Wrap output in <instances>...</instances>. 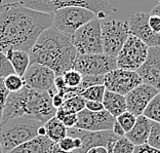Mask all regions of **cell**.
Here are the masks:
<instances>
[{
	"label": "cell",
	"mask_w": 160,
	"mask_h": 153,
	"mask_svg": "<svg viewBox=\"0 0 160 153\" xmlns=\"http://www.w3.org/2000/svg\"><path fill=\"white\" fill-rule=\"evenodd\" d=\"M150 14H152V16H157L160 18V4H157L156 6H154L153 9L151 10Z\"/></svg>",
	"instance_id": "41"
},
{
	"label": "cell",
	"mask_w": 160,
	"mask_h": 153,
	"mask_svg": "<svg viewBox=\"0 0 160 153\" xmlns=\"http://www.w3.org/2000/svg\"><path fill=\"white\" fill-rule=\"evenodd\" d=\"M9 92L6 89V87L3 82V78H0V122L2 120V115H3V110H4L5 102L7 99Z\"/></svg>",
	"instance_id": "33"
},
{
	"label": "cell",
	"mask_w": 160,
	"mask_h": 153,
	"mask_svg": "<svg viewBox=\"0 0 160 153\" xmlns=\"http://www.w3.org/2000/svg\"><path fill=\"white\" fill-rule=\"evenodd\" d=\"M54 72L44 65L32 63L23 76L25 86L39 92H48L54 86Z\"/></svg>",
	"instance_id": "13"
},
{
	"label": "cell",
	"mask_w": 160,
	"mask_h": 153,
	"mask_svg": "<svg viewBox=\"0 0 160 153\" xmlns=\"http://www.w3.org/2000/svg\"><path fill=\"white\" fill-rule=\"evenodd\" d=\"M72 153H78V152H72Z\"/></svg>",
	"instance_id": "47"
},
{
	"label": "cell",
	"mask_w": 160,
	"mask_h": 153,
	"mask_svg": "<svg viewBox=\"0 0 160 153\" xmlns=\"http://www.w3.org/2000/svg\"><path fill=\"white\" fill-rule=\"evenodd\" d=\"M52 14L36 12L20 2L0 4V50L29 54L40 34L52 27Z\"/></svg>",
	"instance_id": "1"
},
{
	"label": "cell",
	"mask_w": 160,
	"mask_h": 153,
	"mask_svg": "<svg viewBox=\"0 0 160 153\" xmlns=\"http://www.w3.org/2000/svg\"><path fill=\"white\" fill-rule=\"evenodd\" d=\"M151 130V120L143 114L138 116L132 129L125 134V137L134 146L147 144Z\"/></svg>",
	"instance_id": "18"
},
{
	"label": "cell",
	"mask_w": 160,
	"mask_h": 153,
	"mask_svg": "<svg viewBox=\"0 0 160 153\" xmlns=\"http://www.w3.org/2000/svg\"><path fill=\"white\" fill-rule=\"evenodd\" d=\"M147 144L152 148L160 150V123L151 121V130Z\"/></svg>",
	"instance_id": "31"
},
{
	"label": "cell",
	"mask_w": 160,
	"mask_h": 153,
	"mask_svg": "<svg viewBox=\"0 0 160 153\" xmlns=\"http://www.w3.org/2000/svg\"><path fill=\"white\" fill-rule=\"evenodd\" d=\"M150 14L146 13H134L127 21L129 34L142 40L148 47H160V34L155 33L149 27Z\"/></svg>",
	"instance_id": "14"
},
{
	"label": "cell",
	"mask_w": 160,
	"mask_h": 153,
	"mask_svg": "<svg viewBox=\"0 0 160 153\" xmlns=\"http://www.w3.org/2000/svg\"><path fill=\"white\" fill-rule=\"evenodd\" d=\"M62 122L64 123V125L67 129H71V127H75L76 122H77V114H67L65 116V118L62 120Z\"/></svg>",
	"instance_id": "37"
},
{
	"label": "cell",
	"mask_w": 160,
	"mask_h": 153,
	"mask_svg": "<svg viewBox=\"0 0 160 153\" xmlns=\"http://www.w3.org/2000/svg\"><path fill=\"white\" fill-rule=\"evenodd\" d=\"M52 16V28L68 36L73 35L79 28L97 18L92 10L80 6L64 7Z\"/></svg>",
	"instance_id": "6"
},
{
	"label": "cell",
	"mask_w": 160,
	"mask_h": 153,
	"mask_svg": "<svg viewBox=\"0 0 160 153\" xmlns=\"http://www.w3.org/2000/svg\"><path fill=\"white\" fill-rule=\"evenodd\" d=\"M143 115L146 116L151 121L160 123V93L150 101V103L144 110Z\"/></svg>",
	"instance_id": "24"
},
{
	"label": "cell",
	"mask_w": 160,
	"mask_h": 153,
	"mask_svg": "<svg viewBox=\"0 0 160 153\" xmlns=\"http://www.w3.org/2000/svg\"><path fill=\"white\" fill-rule=\"evenodd\" d=\"M43 125H44L46 130V137L52 140L53 143H59L62 139L67 137L68 129L57 117L50 118Z\"/></svg>",
	"instance_id": "22"
},
{
	"label": "cell",
	"mask_w": 160,
	"mask_h": 153,
	"mask_svg": "<svg viewBox=\"0 0 160 153\" xmlns=\"http://www.w3.org/2000/svg\"><path fill=\"white\" fill-rule=\"evenodd\" d=\"M134 147L136 146L125 136L119 137L114 142L113 147H112V153H133Z\"/></svg>",
	"instance_id": "28"
},
{
	"label": "cell",
	"mask_w": 160,
	"mask_h": 153,
	"mask_svg": "<svg viewBox=\"0 0 160 153\" xmlns=\"http://www.w3.org/2000/svg\"><path fill=\"white\" fill-rule=\"evenodd\" d=\"M115 119L120 125V126L123 129L124 133L126 134L127 132H129V130L132 129V126L134 125L136 120H137V116H134L132 113H130L128 111H125V112H123L122 114L117 116Z\"/></svg>",
	"instance_id": "30"
},
{
	"label": "cell",
	"mask_w": 160,
	"mask_h": 153,
	"mask_svg": "<svg viewBox=\"0 0 160 153\" xmlns=\"http://www.w3.org/2000/svg\"><path fill=\"white\" fill-rule=\"evenodd\" d=\"M52 105H53V107L58 109V108H60L62 107V105H63L64 103V98L61 96V94H59L58 93H56L53 94V96L52 97Z\"/></svg>",
	"instance_id": "39"
},
{
	"label": "cell",
	"mask_w": 160,
	"mask_h": 153,
	"mask_svg": "<svg viewBox=\"0 0 160 153\" xmlns=\"http://www.w3.org/2000/svg\"><path fill=\"white\" fill-rule=\"evenodd\" d=\"M85 108L87 110L92 111V112H99L102 110H105L103 103H102V102H96V101H86Z\"/></svg>",
	"instance_id": "36"
},
{
	"label": "cell",
	"mask_w": 160,
	"mask_h": 153,
	"mask_svg": "<svg viewBox=\"0 0 160 153\" xmlns=\"http://www.w3.org/2000/svg\"><path fill=\"white\" fill-rule=\"evenodd\" d=\"M77 54L70 36L50 27L40 34L29 52V57L30 64L44 65L52 69L56 76H62L73 69Z\"/></svg>",
	"instance_id": "2"
},
{
	"label": "cell",
	"mask_w": 160,
	"mask_h": 153,
	"mask_svg": "<svg viewBox=\"0 0 160 153\" xmlns=\"http://www.w3.org/2000/svg\"><path fill=\"white\" fill-rule=\"evenodd\" d=\"M148 24H149V27L151 28L152 31L155 32V33H157V34H160V18L159 17L150 14V16H149Z\"/></svg>",
	"instance_id": "35"
},
{
	"label": "cell",
	"mask_w": 160,
	"mask_h": 153,
	"mask_svg": "<svg viewBox=\"0 0 160 153\" xmlns=\"http://www.w3.org/2000/svg\"><path fill=\"white\" fill-rule=\"evenodd\" d=\"M157 94H159V92L154 87L145 84V83H141L140 85L134 87L126 96H124L127 111L137 117L142 115L150 101Z\"/></svg>",
	"instance_id": "17"
},
{
	"label": "cell",
	"mask_w": 160,
	"mask_h": 153,
	"mask_svg": "<svg viewBox=\"0 0 160 153\" xmlns=\"http://www.w3.org/2000/svg\"><path fill=\"white\" fill-rule=\"evenodd\" d=\"M73 141H74V147H75L74 151H76L81 147L82 142H81V139H79V138H73Z\"/></svg>",
	"instance_id": "42"
},
{
	"label": "cell",
	"mask_w": 160,
	"mask_h": 153,
	"mask_svg": "<svg viewBox=\"0 0 160 153\" xmlns=\"http://www.w3.org/2000/svg\"><path fill=\"white\" fill-rule=\"evenodd\" d=\"M38 136H46V130H45V127H44V125H41L38 129Z\"/></svg>",
	"instance_id": "44"
},
{
	"label": "cell",
	"mask_w": 160,
	"mask_h": 153,
	"mask_svg": "<svg viewBox=\"0 0 160 153\" xmlns=\"http://www.w3.org/2000/svg\"><path fill=\"white\" fill-rule=\"evenodd\" d=\"M0 153H3V151H2V147H1V145H0Z\"/></svg>",
	"instance_id": "46"
},
{
	"label": "cell",
	"mask_w": 160,
	"mask_h": 153,
	"mask_svg": "<svg viewBox=\"0 0 160 153\" xmlns=\"http://www.w3.org/2000/svg\"><path fill=\"white\" fill-rule=\"evenodd\" d=\"M115 118L106 110L92 112L84 108L77 113L75 127L87 132H103L112 130Z\"/></svg>",
	"instance_id": "12"
},
{
	"label": "cell",
	"mask_w": 160,
	"mask_h": 153,
	"mask_svg": "<svg viewBox=\"0 0 160 153\" xmlns=\"http://www.w3.org/2000/svg\"><path fill=\"white\" fill-rule=\"evenodd\" d=\"M133 153H160V150L152 148L151 146H149L148 144H144V145H139V146L134 147Z\"/></svg>",
	"instance_id": "38"
},
{
	"label": "cell",
	"mask_w": 160,
	"mask_h": 153,
	"mask_svg": "<svg viewBox=\"0 0 160 153\" xmlns=\"http://www.w3.org/2000/svg\"><path fill=\"white\" fill-rule=\"evenodd\" d=\"M136 72L142 82L160 93V47H149L146 60Z\"/></svg>",
	"instance_id": "16"
},
{
	"label": "cell",
	"mask_w": 160,
	"mask_h": 153,
	"mask_svg": "<svg viewBox=\"0 0 160 153\" xmlns=\"http://www.w3.org/2000/svg\"><path fill=\"white\" fill-rule=\"evenodd\" d=\"M62 76H63V79L65 81V84H66V87H70V89L78 87L82 80V75L80 74L78 71L74 70V69L68 70Z\"/></svg>",
	"instance_id": "29"
},
{
	"label": "cell",
	"mask_w": 160,
	"mask_h": 153,
	"mask_svg": "<svg viewBox=\"0 0 160 153\" xmlns=\"http://www.w3.org/2000/svg\"><path fill=\"white\" fill-rule=\"evenodd\" d=\"M13 73V68L10 65L9 61L7 60L5 54L0 50V78H5L6 76Z\"/></svg>",
	"instance_id": "32"
},
{
	"label": "cell",
	"mask_w": 160,
	"mask_h": 153,
	"mask_svg": "<svg viewBox=\"0 0 160 153\" xmlns=\"http://www.w3.org/2000/svg\"><path fill=\"white\" fill-rule=\"evenodd\" d=\"M101 30L103 54L116 58L130 35L127 22L118 20L101 21Z\"/></svg>",
	"instance_id": "8"
},
{
	"label": "cell",
	"mask_w": 160,
	"mask_h": 153,
	"mask_svg": "<svg viewBox=\"0 0 160 153\" xmlns=\"http://www.w3.org/2000/svg\"><path fill=\"white\" fill-rule=\"evenodd\" d=\"M104 78L105 75H84L82 76L81 83L77 87L78 94L83 92L84 89L92 87L94 85H104Z\"/></svg>",
	"instance_id": "26"
},
{
	"label": "cell",
	"mask_w": 160,
	"mask_h": 153,
	"mask_svg": "<svg viewBox=\"0 0 160 153\" xmlns=\"http://www.w3.org/2000/svg\"><path fill=\"white\" fill-rule=\"evenodd\" d=\"M106 92L105 86L102 85H94L92 87L84 89L83 92L79 94L80 97H82L85 101H96V102H102L104 98V94Z\"/></svg>",
	"instance_id": "25"
},
{
	"label": "cell",
	"mask_w": 160,
	"mask_h": 153,
	"mask_svg": "<svg viewBox=\"0 0 160 153\" xmlns=\"http://www.w3.org/2000/svg\"><path fill=\"white\" fill-rule=\"evenodd\" d=\"M3 82H4L6 89L8 90L9 93L19 92L20 89H22L25 86L23 77L17 75L16 73L10 74L8 76H6L5 78H3Z\"/></svg>",
	"instance_id": "27"
},
{
	"label": "cell",
	"mask_w": 160,
	"mask_h": 153,
	"mask_svg": "<svg viewBox=\"0 0 160 153\" xmlns=\"http://www.w3.org/2000/svg\"><path fill=\"white\" fill-rule=\"evenodd\" d=\"M85 102L86 101L82 97H80L79 94H76V96L65 100L61 108L68 114H77L78 112L85 108Z\"/></svg>",
	"instance_id": "23"
},
{
	"label": "cell",
	"mask_w": 160,
	"mask_h": 153,
	"mask_svg": "<svg viewBox=\"0 0 160 153\" xmlns=\"http://www.w3.org/2000/svg\"><path fill=\"white\" fill-rule=\"evenodd\" d=\"M58 146H59L62 150L64 151H67V152H73L74 151V141H73V138L72 137H65L64 139H62L59 143H57Z\"/></svg>",
	"instance_id": "34"
},
{
	"label": "cell",
	"mask_w": 160,
	"mask_h": 153,
	"mask_svg": "<svg viewBox=\"0 0 160 153\" xmlns=\"http://www.w3.org/2000/svg\"><path fill=\"white\" fill-rule=\"evenodd\" d=\"M7 60L13 68L14 73L23 77L25 72L30 66V57L27 52L19 49H9L5 53Z\"/></svg>",
	"instance_id": "21"
},
{
	"label": "cell",
	"mask_w": 160,
	"mask_h": 153,
	"mask_svg": "<svg viewBox=\"0 0 160 153\" xmlns=\"http://www.w3.org/2000/svg\"><path fill=\"white\" fill-rule=\"evenodd\" d=\"M42 123L28 116H19L0 122V145L3 153H8L25 142L38 136Z\"/></svg>",
	"instance_id": "4"
},
{
	"label": "cell",
	"mask_w": 160,
	"mask_h": 153,
	"mask_svg": "<svg viewBox=\"0 0 160 153\" xmlns=\"http://www.w3.org/2000/svg\"><path fill=\"white\" fill-rule=\"evenodd\" d=\"M158 1H159V2H160V0H158Z\"/></svg>",
	"instance_id": "48"
},
{
	"label": "cell",
	"mask_w": 160,
	"mask_h": 153,
	"mask_svg": "<svg viewBox=\"0 0 160 153\" xmlns=\"http://www.w3.org/2000/svg\"><path fill=\"white\" fill-rule=\"evenodd\" d=\"M149 47L139 38L129 35L116 57L117 68L137 71L147 58Z\"/></svg>",
	"instance_id": "9"
},
{
	"label": "cell",
	"mask_w": 160,
	"mask_h": 153,
	"mask_svg": "<svg viewBox=\"0 0 160 153\" xmlns=\"http://www.w3.org/2000/svg\"><path fill=\"white\" fill-rule=\"evenodd\" d=\"M72 44L81 54H103L101 20L96 18L70 36Z\"/></svg>",
	"instance_id": "7"
},
{
	"label": "cell",
	"mask_w": 160,
	"mask_h": 153,
	"mask_svg": "<svg viewBox=\"0 0 160 153\" xmlns=\"http://www.w3.org/2000/svg\"><path fill=\"white\" fill-rule=\"evenodd\" d=\"M142 79L136 71H128L123 69H115L105 75L104 86L106 90L126 96L134 87L140 85Z\"/></svg>",
	"instance_id": "11"
},
{
	"label": "cell",
	"mask_w": 160,
	"mask_h": 153,
	"mask_svg": "<svg viewBox=\"0 0 160 153\" xmlns=\"http://www.w3.org/2000/svg\"><path fill=\"white\" fill-rule=\"evenodd\" d=\"M67 136L72 138H79L81 139L82 145L78 150L73 152L86 153L88 150L96 147H105L108 146L109 142L116 140L117 136H115L112 130H103V132H87L76 127H71L67 130Z\"/></svg>",
	"instance_id": "15"
},
{
	"label": "cell",
	"mask_w": 160,
	"mask_h": 153,
	"mask_svg": "<svg viewBox=\"0 0 160 153\" xmlns=\"http://www.w3.org/2000/svg\"><path fill=\"white\" fill-rule=\"evenodd\" d=\"M86 153H96V151H94V148H92V149H90V150H88Z\"/></svg>",
	"instance_id": "45"
},
{
	"label": "cell",
	"mask_w": 160,
	"mask_h": 153,
	"mask_svg": "<svg viewBox=\"0 0 160 153\" xmlns=\"http://www.w3.org/2000/svg\"><path fill=\"white\" fill-rule=\"evenodd\" d=\"M50 153H72V152H67V151L62 150V149L59 146H58V144H54V146L52 147Z\"/></svg>",
	"instance_id": "43"
},
{
	"label": "cell",
	"mask_w": 160,
	"mask_h": 153,
	"mask_svg": "<svg viewBox=\"0 0 160 153\" xmlns=\"http://www.w3.org/2000/svg\"><path fill=\"white\" fill-rule=\"evenodd\" d=\"M21 4L36 12L53 14L57 10L69 6H80L87 8L101 21L112 13H116L109 0H18Z\"/></svg>",
	"instance_id": "5"
},
{
	"label": "cell",
	"mask_w": 160,
	"mask_h": 153,
	"mask_svg": "<svg viewBox=\"0 0 160 153\" xmlns=\"http://www.w3.org/2000/svg\"><path fill=\"white\" fill-rule=\"evenodd\" d=\"M73 69L84 75H106L112 70L117 69L116 58L107 56L105 54H77Z\"/></svg>",
	"instance_id": "10"
},
{
	"label": "cell",
	"mask_w": 160,
	"mask_h": 153,
	"mask_svg": "<svg viewBox=\"0 0 160 153\" xmlns=\"http://www.w3.org/2000/svg\"><path fill=\"white\" fill-rule=\"evenodd\" d=\"M56 112L57 109L53 107L52 96L48 92H39L24 86L19 92L8 94L2 120L28 116L44 125L56 116Z\"/></svg>",
	"instance_id": "3"
},
{
	"label": "cell",
	"mask_w": 160,
	"mask_h": 153,
	"mask_svg": "<svg viewBox=\"0 0 160 153\" xmlns=\"http://www.w3.org/2000/svg\"><path fill=\"white\" fill-rule=\"evenodd\" d=\"M112 132H113V134L115 135V136H117V137H124L125 136L124 130H123L122 127L120 126L119 123L116 121V119H115V122H114V125H113Z\"/></svg>",
	"instance_id": "40"
},
{
	"label": "cell",
	"mask_w": 160,
	"mask_h": 153,
	"mask_svg": "<svg viewBox=\"0 0 160 153\" xmlns=\"http://www.w3.org/2000/svg\"><path fill=\"white\" fill-rule=\"evenodd\" d=\"M102 103L104 105L105 110L108 111L114 118H116L123 112L127 111L125 97L121 94H115L113 92L106 90Z\"/></svg>",
	"instance_id": "20"
},
{
	"label": "cell",
	"mask_w": 160,
	"mask_h": 153,
	"mask_svg": "<svg viewBox=\"0 0 160 153\" xmlns=\"http://www.w3.org/2000/svg\"><path fill=\"white\" fill-rule=\"evenodd\" d=\"M54 144L56 143L46 136H37L16 147L8 153H50Z\"/></svg>",
	"instance_id": "19"
}]
</instances>
